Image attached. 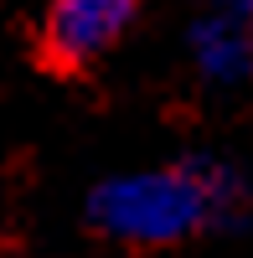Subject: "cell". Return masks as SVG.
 I'll use <instances>...</instances> for the list:
<instances>
[{"instance_id": "cell-1", "label": "cell", "mask_w": 253, "mask_h": 258, "mask_svg": "<svg viewBox=\"0 0 253 258\" xmlns=\"http://www.w3.org/2000/svg\"><path fill=\"white\" fill-rule=\"evenodd\" d=\"M222 207V170L165 165L140 176H114L93 191V222L124 243H176Z\"/></svg>"}, {"instance_id": "cell-2", "label": "cell", "mask_w": 253, "mask_h": 258, "mask_svg": "<svg viewBox=\"0 0 253 258\" xmlns=\"http://www.w3.org/2000/svg\"><path fill=\"white\" fill-rule=\"evenodd\" d=\"M145 0H47L36 31V52L57 73H83L93 68L103 52L119 47Z\"/></svg>"}, {"instance_id": "cell-3", "label": "cell", "mask_w": 253, "mask_h": 258, "mask_svg": "<svg viewBox=\"0 0 253 258\" xmlns=\"http://www.w3.org/2000/svg\"><path fill=\"white\" fill-rule=\"evenodd\" d=\"M192 52L197 68L217 83H233L253 68V16H233V11H212L207 21H197L192 31Z\"/></svg>"}, {"instance_id": "cell-4", "label": "cell", "mask_w": 253, "mask_h": 258, "mask_svg": "<svg viewBox=\"0 0 253 258\" xmlns=\"http://www.w3.org/2000/svg\"><path fill=\"white\" fill-rule=\"evenodd\" d=\"M212 11H233V16H253V0H212Z\"/></svg>"}]
</instances>
